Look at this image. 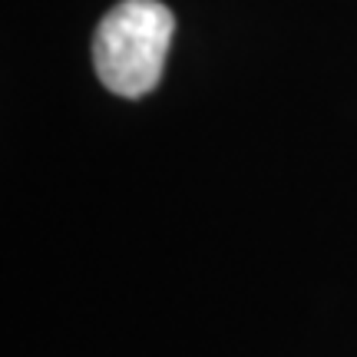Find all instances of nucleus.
<instances>
[{"mask_svg": "<svg viewBox=\"0 0 357 357\" xmlns=\"http://www.w3.org/2000/svg\"><path fill=\"white\" fill-rule=\"evenodd\" d=\"M176 17L162 0H119L96 26L93 66L109 93L139 100L162 79Z\"/></svg>", "mask_w": 357, "mask_h": 357, "instance_id": "obj_1", "label": "nucleus"}]
</instances>
